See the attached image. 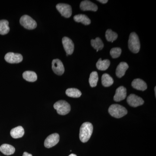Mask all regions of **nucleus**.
I'll return each mask as SVG.
<instances>
[{"mask_svg": "<svg viewBox=\"0 0 156 156\" xmlns=\"http://www.w3.org/2000/svg\"><path fill=\"white\" fill-rule=\"evenodd\" d=\"M98 80V76L97 72L95 71L92 72L90 74L89 76V83L90 86L92 87H96Z\"/></svg>", "mask_w": 156, "mask_h": 156, "instance_id": "25", "label": "nucleus"}, {"mask_svg": "<svg viewBox=\"0 0 156 156\" xmlns=\"http://www.w3.org/2000/svg\"><path fill=\"white\" fill-rule=\"evenodd\" d=\"M118 37L117 34L111 29L107 30L105 33V37L109 42L113 43L116 40Z\"/></svg>", "mask_w": 156, "mask_h": 156, "instance_id": "26", "label": "nucleus"}, {"mask_svg": "<svg viewBox=\"0 0 156 156\" xmlns=\"http://www.w3.org/2000/svg\"><path fill=\"white\" fill-rule=\"evenodd\" d=\"M127 101L129 105L133 107L140 106L144 103V101L141 98L133 94L128 96Z\"/></svg>", "mask_w": 156, "mask_h": 156, "instance_id": "8", "label": "nucleus"}, {"mask_svg": "<svg viewBox=\"0 0 156 156\" xmlns=\"http://www.w3.org/2000/svg\"><path fill=\"white\" fill-rule=\"evenodd\" d=\"M52 69L55 74L61 76L64 73L65 69L63 63L58 59H53L52 63Z\"/></svg>", "mask_w": 156, "mask_h": 156, "instance_id": "10", "label": "nucleus"}, {"mask_svg": "<svg viewBox=\"0 0 156 156\" xmlns=\"http://www.w3.org/2000/svg\"><path fill=\"white\" fill-rule=\"evenodd\" d=\"M129 68L128 64L126 62H121L118 66L116 70V75L118 78H121L125 75L126 71Z\"/></svg>", "mask_w": 156, "mask_h": 156, "instance_id": "15", "label": "nucleus"}, {"mask_svg": "<svg viewBox=\"0 0 156 156\" xmlns=\"http://www.w3.org/2000/svg\"><path fill=\"white\" fill-rule=\"evenodd\" d=\"M23 77L26 80L30 82H34L37 79V74L33 71H27L23 74Z\"/></svg>", "mask_w": 156, "mask_h": 156, "instance_id": "19", "label": "nucleus"}, {"mask_svg": "<svg viewBox=\"0 0 156 156\" xmlns=\"http://www.w3.org/2000/svg\"><path fill=\"white\" fill-rule=\"evenodd\" d=\"M0 151L4 154L10 155L15 152V149L13 146L9 144H3L0 147Z\"/></svg>", "mask_w": 156, "mask_h": 156, "instance_id": "17", "label": "nucleus"}, {"mask_svg": "<svg viewBox=\"0 0 156 156\" xmlns=\"http://www.w3.org/2000/svg\"><path fill=\"white\" fill-rule=\"evenodd\" d=\"M10 134H11V136L15 139L20 138L24 135V129L22 126H18V127L11 129Z\"/></svg>", "mask_w": 156, "mask_h": 156, "instance_id": "16", "label": "nucleus"}, {"mask_svg": "<svg viewBox=\"0 0 156 156\" xmlns=\"http://www.w3.org/2000/svg\"><path fill=\"white\" fill-rule=\"evenodd\" d=\"M23 156H33L31 154H29L27 152H25L23 153Z\"/></svg>", "mask_w": 156, "mask_h": 156, "instance_id": "29", "label": "nucleus"}, {"mask_svg": "<svg viewBox=\"0 0 156 156\" xmlns=\"http://www.w3.org/2000/svg\"><path fill=\"white\" fill-rule=\"evenodd\" d=\"M53 107L57 113L62 115L68 114L71 110L70 105L64 100L58 101L54 104Z\"/></svg>", "mask_w": 156, "mask_h": 156, "instance_id": "4", "label": "nucleus"}, {"mask_svg": "<svg viewBox=\"0 0 156 156\" xmlns=\"http://www.w3.org/2000/svg\"><path fill=\"white\" fill-rule=\"evenodd\" d=\"M128 48L133 53H137L139 52L140 48L139 37L135 33L130 34L128 40Z\"/></svg>", "mask_w": 156, "mask_h": 156, "instance_id": "3", "label": "nucleus"}, {"mask_svg": "<svg viewBox=\"0 0 156 156\" xmlns=\"http://www.w3.org/2000/svg\"><path fill=\"white\" fill-rule=\"evenodd\" d=\"M110 62L108 59L101 60V58L98 59V61L96 63V67L99 70L105 71L108 69L110 66Z\"/></svg>", "mask_w": 156, "mask_h": 156, "instance_id": "20", "label": "nucleus"}, {"mask_svg": "<svg viewBox=\"0 0 156 156\" xmlns=\"http://www.w3.org/2000/svg\"><path fill=\"white\" fill-rule=\"evenodd\" d=\"M93 126L91 123H84L80 128V138L82 142H87L90 139L93 132Z\"/></svg>", "mask_w": 156, "mask_h": 156, "instance_id": "1", "label": "nucleus"}, {"mask_svg": "<svg viewBox=\"0 0 156 156\" xmlns=\"http://www.w3.org/2000/svg\"><path fill=\"white\" fill-rule=\"evenodd\" d=\"M108 112L112 116L119 119L128 113L127 110L124 107L118 104L112 105L109 107Z\"/></svg>", "mask_w": 156, "mask_h": 156, "instance_id": "2", "label": "nucleus"}, {"mask_svg": "<svg viewBox=\"0 0 156 156\" xmlns=\"http://www.w3.org/2000/svg\"><path fill=\"white\" fill-rule=\"evenodd\" d=\"M5 58L6 62L12 64L21 62L23 59L21 54L12 52L7 53L5 56Z\"/></svg>", "mask_w": 156, "mask_h": 156, "instance_id": "7", "label": "nucleus"}, {"mask_svg": "<svg viewBox=\"0 0 156 156\" xmlns=\"http://www.w3.org/2000/svg\"><path fill=\"white\" fill-rule=\"evenodd\" d=\"M127 96V90L125 87L121 86L116 90L114 100L115 101H120L124 100Z\"/></svg>", "mask_w": 156, "mask_h": 156, "instance_id": "12", "label": "nucleus"}, {"mask_svg": "<svg viewBox=\"0 0 156 156\" xmlns=\"http://www.w3.org/2000/svg\"><path fill=\"white\" fill-rule=\"evenodd\" d=\"M91 43L92 47L96 50L97 52H98V50H102L104 48L103 42L99 37L96 38L95 40L92 39L91 40Z\"/></svg>", "mask_w": 156, "mask_h": 156, "instance_id": "23", "label": "nucleus"}, {"mask_svg": "<svg viewBox=\"0 0 156 156\" xmlns=\"http://www.w3.org/2000/svg\"><path fill=\"white\" fill-rule=\"evenodd\" d=\"M9 22L5 20H0V34L5 35L8 34L10 31Z\"/></svg>", "mask_w": 156, "mask_h": 156, "instance_id": "21", "label": "nucleus"}, {"mask_svg": "<svg viewBox=\"0 0 156 156\" xmlns=\"http://www.w3.org/2000/svg\"><path fill=\"white\" fill-rule=\"evenodd\" d=\"M62 43L66 54L72 55L74 50V44L73 41L67 37H64L62 39Z\"/></svg>", "mask_w": 156, "mask_h": 156, "instance_id": "11", "label": "nucleus"}, {"mask_svg": "<svg viewBox=\"0 0 156 156\" xmlns=\"http://www.w3.org/2000/svg\"><path fill=\"white\" fill-rule=\"evenodd\" d=\"M59 140V136L57 133L50 134L45 139L44 146L45 147L50 148L56 145Z\"/></svg>", "mask_w": 156, "mask_h": 156, "instance_id": "9", "label": "nucleus"}, {"mask_svg": "<svg viewBox=\"0 0 156 156\" xmlns=\"http://www.w3.org/2000/svg\"><path fill=\"white\" fill-rule=\"evenodd\" d=\"M156 87H155L154 90H155V95H156Z\"/></svg>", "mask_w": 156, "mask_h": 156, "instance_id": "31", "label": "nucleus"}, {"mask_svg": "<svg viewBox=\"0 0 156 156\" xmlns=\"http://www.w3.org/2000/svg\"><path fill=\"white\" fill-rule=\"evenodd\" d=\"M98 2H100L102 3V4H105L108 2V0H98Z\"/></svg>", "mask_w": 156, "mask_h": 156, "instance_id": "28", "label": "nucleus"}, {"mask_svg": "<svg viewBox=\"0 0 156 156\" xmlns=\"http://www.w3.org/2000/svg\"><path fill=\"white\" fill-rule=\"evenodd\" d=\"M69 156H77L76 155V154H70L69 155Z\"/></svg>", "mask_w": 156, "mask_h": 156, "instance_id": "30", "label": "nucleus"}, {"mask_svg": "<svg viewBox=\"0 0 156 156\" xmlns=\"http://www.w3.org/2000/svg\"><path fill=\"white\" fill-rule=\"evenodd\" d=\"M122 53V50L119 48H113L110 51V55L113 58H117L119 57Z\"/></svg>", "mask_w": 156, "mask_h": 156, "instance_id": "27", "label": "nucleus"}, {"mask_svg": "<svg viewBox=\"0 0 156 156\" xmlns=\"http://www.w3.org/2000/svg\"><path fill=\"white\" fill-rule=\"evenodd\" d=\"M20 22L22 26L28 30H33L37 27V23L35 20L28 15H24L22 16Z\"/></svg>", "mask_w": 156, "mask_h": 156, "instance_id": "5", "label": "nucleus"}, {"mask_svg": "<svg viewBox=\"0 0 156 156\" xmlns=\"http://www.w3.org/2000/svg\"><path fill=\"white\" fill-rule=\"evenodd\" d=\"M132 87L137 90L144 91L147 89V85L144 81L140 79H136L132 81Z\"/></svg>", "mask_w": 156, "mask_h": 156, "instance_id": "14", "label": "nucleus"}, {"mask_svg": "<svg viewBox=\"0 0 156 156\" xmlns=\"http://www.w3.org/2000/svg\"><path fill=\"white\" fill-rule=\"evenodd\" d=\"M101 83L105 87H109L111 86L114 83L112 78L108 74H104L101 77Z\"/></svg>", "mask_w": 156, "mask_h": 156, "instance_id": "22", "label": "nucleus"}, {"mask_svg": "<svg viewBox=\"0 0 156 156\" xmlns=\"http://www.w3.org/2000/svg\"><path fill=\"white\" fill-rule=\"evenodd\" d=\"M74 20L76 22L82 23L85 25H88L91 23V20L85 14H78L73 17Z\"/></svg>", "mask_w": 156, "mask_h": 156, "instance_id": "18", "label": "nucleus"}, {"mask_svg": "<svg viewBox=\"0 0 156 156\" xmlns=\"http://www.w3.org/2000/svg\"><path fill=\"white\" fill-rule=\"evenodd\" d=\"M80 8L81 10L83 11H96L98 10L97 6L95 4L90 2V1H87V0L81 2Z\"/></svg>", "mask_w": 156, "mask_h": 156, "instance_id": "13", "label": "nucleus"}, {"mask_svg": "<svg viewBox=\"0 0 156 156\" xmlns=\"http://www.w3.org/2000/svg\"><path fill=\"white\" fill-rule=\"evenodd\" d=\"M56 8L61 15L66 18H69L72 14L71 7L68 4L59 3L56 5Z\"/></svg>", "mask_w": 156, "mask_h": 156, "instance_id": "6", "label": "nucleus"}, {"mask_svg": "<svg viewBox=\"0 0 156 156\" xmlns=\"http://www.w3.org/2000/svg\"><path fill=\"white\" fill-rule=\"evenodd\" d=\"M66 94L68 96L72 98H79L82 95V93L79 89L76 88H69L66 91Z\"/></svg>", "mask_w": 156, "mask_h": 156, "instance_id": "24", "label": "nucleus"}]
</instances>
